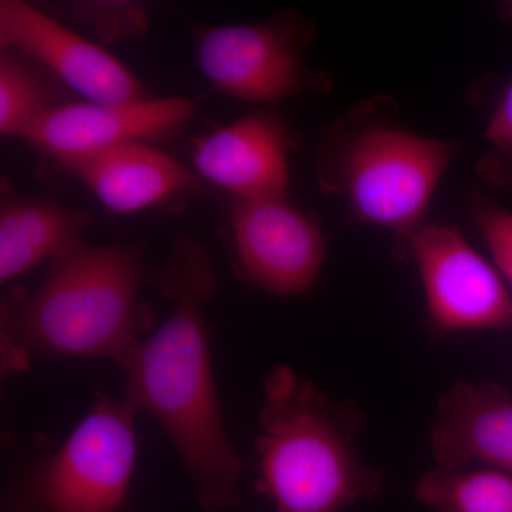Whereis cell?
<instances>
[{
	"label": "cell",
	"instance_id": "1",
	"mask_svg": "<svg viewBox=\"0 0 512 512\" xmlns=\"http://www.w3.org/2000/svg\"><path fill=\"white\" fill-rule=\"evenodd\" d=\"M160 286L171 313L120 360L124 400L160 424L202 510H227L239 501L241 461L225 429L212 369L205 306L217 292V276L207 249L178 234Z\"/></svg>",
	"mask_w": 512,
	"mask_h": 512
},
{
	"label": "cell",
	"instance_id": "2",
	"mask_svg": "<svg viewBox=\"0 0 512 512\" xmlns=\"http://www.w3.org/2000/svg\"><path fill=\"white\" fill-rule=\"evenodd\" d=\"M143 276L140 245L80 239L50 261L35 292L3 313L6 365H26L37 356L119 363L150 329L138 302Z\"/></svg>",
	"mask_w": 512,
	"mask_h": 512
},
{
	"label": "cell",
	"instance_id": "3",
	"mask_svg": "<svg viewBox=\"0 0 512 512\" xmlns=\"http://www.w3.org/2000/svg\"><path fill=\"white\" fill-rule=\"evenodd\" d=\"M258 423L259 487L278 512H340L379 490L348 416L291 367L266 377Z\"/></svg>",
	"mask_w": 512,
	"mask_h": 512
},
{
	"label": "cell",
	"instance_id": "4",
	"mask_svg": "<svg viewBox=\"0 0 512 512\" xmlns=\"http://www.w3.org/2000/svg\"><path fill=\"white\" fill-rule=\"evenodd\" d=\"M457 148L390 124H362L325 141L320 183L348 201L357 221L407 235L424 224Z\"/></svg>",
	"mask_w": 512,
	"mask_h": 512
},
{
	"label": "cell",
	"instance_id": "5",
	"mask_svg": "<svg viewBox=\"0 0 512 512\" xmlns=\"http://www.w3.org/2000/svg\"><path fill=\"white\" fill-rule=\"evenodd\" d=\"M136 412L100 394L62 447L37 471L33 497L42 512H116L137 460Z\"/></svg>",
	"mask_w": 512,
	"mask_h": 512
},
{
	"label": "cell",
	"instance_id": "6",
	"mask_svg": "<svg viewBox=\"0 0 512 512\" xmlns=\"http://www.w3.org/2000/svg\"><path fill=\"white\" fill-rule=\"evenodd\" d=\"M311 29L292 13L254 25L195 30L201 72L234 99L274 104L315 86L303 64Z\"/></svg>",
	"mask_w": 512,
	"mask_h": 512
},
{
	"label": "cell",
	"instance_id": "7",
	"mask_svg": "<svg viewBox=\"0 0 512 512\" xmlns=\"http://www.w3.org/2000/svg\"><path fill=\"white\" fill-rule=\"evenodd\" d=\"M431 325L440 333L512 330V292L491 259L458 229L426 224L410 234Z\"/></svg>",
	"mask_w": 512,
	"mask_h": 512
},
{
	"label": "cell",
	"instance_id": "8",
	"mask_svg": "<svg viewBox=\"0 0 512 512\" xmlns=\"http://www.w3.org/2000/svg\"><path fill=\"white\" fill-rule=\"evenodd\" d=\"M231 228L239 266L251 284L285 298L315 286L328 248L325 234L288 197L232 201Z\"/></svg>",
	"mask_w": 512,
	"mask_h": 512
},
{
	"label": "cell",
	"instance_id": "9",
	"mask_svg": "<svg viewBox=\"0 0 512 512\" xmlns=\"http://www.w3.org/2000/svg\"><path fill=\"white\" fill-rule=\"evenodd\" d=\"M5 47L32 56L86 101L148 99L140 80L116 57L28 2H0V49Z\"/></svg>",
	"mask_w": 512,
	"mask_h": 512
},
{
	"label": "cell",
	"instance_id": "10",
	"mask_svg": "<svg viewBox=\"0 0 512 512\" xmlns=\"http://www.w3.org/2000/svg\"><path fill=\"white\" fill-rule=\"evenodd\" d=\"M195 110L197 100L190 97L74 101L40 120L23 140L60 163L121 144L167 140L191 123Z\"/></svg>",
	"mask_w": 512,
	"mask_h": 512
},
{
	"label": "cell",
	"instance_id": "11",
	"mask_svg": "<svg viewBox=\"0 0 512 512\" xmlns=\"http://www.w3.org/2000/svg\"><path fill=\"white\" fill-rule=\"evenodd\" d=\"M291 147L284 123L258 111L195 141L192 164L234 200L288 197Z\"/></svg>",
	"mask_w": 512,
	"mask_h": 512
},
{
	"label": "cell",
	"instance_id": "12",
	"mask_svg": "<svg viewBox=\"0 0 512 512\" xmlns=\"http://www.w3.org/2000/svg\"><path fill=\"white\" fill-rule=\"evenodd\" d=\"M111 212L136 214L187 194L195 175L148 143H128L60 161Z\"/></svg>",
	"mask_w": 512,
	"mask_h": 512
},
{
	"label": "cell",
	"instance_id": "13",
	"mask_svg": "<svg viewBox=\"0 0 512 512\" xmlns=\"http://www.w3.org/2000/svg\"><path fill=\"white\" fill-rule=\"evenodd\" d=\"M430 437L440 467L480 463L512 474L511 394L495 384H454L441 396Z\"/></svg>",
	"mask_w": 512,
	"mask_h": 512
},
{
	"label": "cell",
	"instance_id": "14",
	"mask_svg": "<svg viewBox=\"0 0 512 512\" xmlns=\"http://www.w3.org/2000/svg\"><path fill=\"white\" fill-rule=\"evenodd\" d=\"M93 215L42 198L25 197L2 180L0 198V282L52 261L79 242Z\"/></svg>",
	"mask_w": 512,
	"mask_h": 512
},
{
	"label": "cell",
	"instance_id": "15",
	"mask_svg": "<svg viewBox=\"0 0 512 512\" xmlns=\"http://www.w3.org/2000/svg\"><path fill=\"white\" fill-rule=\"evenodd\" d=\"M73 92L32 56L0 49V134L25 138L50 113L74 103Z\"/></svg>",
	"mask_w": 512,
	"mask_h": 512
},
{
	"label": "cell",
	"instance_id": "16",
	"mask_svg": "<svg viewBox=\"0 0 512 512\" xmlns=\"http://www.w3.org/2000/svg\"><path fill=\"white\" fill-rule=\"evenodd\" d=\"M416 497L433 512H512V474L490 467L434 468L421 477Z\"/></svg>",
	"mask_w": 512,
	"mask_h": 512
},
{
	"label": "cell",
	"instance_id": "17",
	"mask_svg": "<svg viewBox=\"0 0 512 512\" xmlns=\"http://www.w3.org/2000/svg\"><path fill=\"white\" fill-rule=\"evenodd\" d=\"M77 23L86 26L104 43L137 39L148 29L146 8L136 2H72L66 6Z\"/></svg>",
	"mask_w": 512,
	"mask_h": 512
},
{
	"label": "cell",
	"instance_id": "18",
	"mask_svg": "<svg viewBox=\"0 0 512 512\" xmlns=\"http://www.w3.org/2000/svg\"><path fill=\"white\" fill-rule=\"evenodd\" d=\"M470 214L491 261L512 292V212L488 198L476 197L471 200Z\"/></svg>",
	"mask_w": 512,
	"mask_h": 512
},
{
	"label": "cell",
	"instance_id": "19",
	"mask_svg": "<svg viewBox=\"0 0 512 512\" xmlns=\"http://www.w3.org/2000/svg\"><path fill=\"white\" fill-rule=\"evenodd\" d=\"M485 138L497 153L512 158V80L495 104L485 127Z\"/></svg>",
	"mask_w": 512,
	"mask_h": 512
},
{
	"label": "cell",
	"instance_id": "20",
	"mask_svg": "<svg viewBox=\"0 0 512 512\" xmlns=\"http://www.w3.org/2000/svg\"><path fill=\"white\" fill-rule=\"evenodd\" d=\"M504 15L505 18L512 20V2L507 3V6H504Z\"/></svg>",
	"mask_w": 512,
	"mask_h": 512
}]
</instances>
